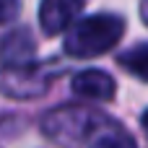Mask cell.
Instances as JSON below:
<instances>
[{
	"label": "cell",
	"instance_id": "cell-11",
	"mask_svg": "<svg viewBox=\"0 0 148 148\" xmlns=\"http://www.w3.org/2000/svg\"><path fill=\"white\" fill-rule=\"evenodd\" d=\"M140 122H143V130H146V135H148V109L143 112V117H140Z\"/></svg>",
	"mask_w": 148,
	"mask_h": 148
},
{
	"label": "cell",
	"instance_id": "cell-9",
	"mask_svg": "<svg viewBox=\"0 0 148 148\" xmlns=\"http://www.w3.org/2000/svg\"><path fill=\"white\" fill-rule=\"evenodd\" d=\"M21 13V0H0V23L16 21Z\"/></svg>",
	"mask_w": 148,
	"mask_h": 148
},
{
	"label": "cell",
	"instance_id": "cell-1",
	"mask_svg": "<svg viewBox=\"0 0 148 148\" xmlns=\"http://www.w3.org/2000/svg\"><path fill=\"white\" fill-rule=\"evenodd\" d=\"M125 34V18L114 13H94L81 18L65 36V52L73 57H96L109 52Z\"/></svg>",
	"mask_w": 148,
	"mask_h": 148
},
{
	"label": "cell",
	"instance_id": "cell-7",
	"mask_svg": "<svg viewBox=\"0 0 148 148\" xmlns=\"http://www.w3.org/2000/svg\"><path fill=\"white\" fill-rule=\"evenodd\" d=\"M117 62H120L130 75H135V78H140V81L148 83V44H135V47L125 49V52L117 57Z\"/></svg>",
	"mask_w": 148,
	"mask_h": 148
},
{
	"label": "cell",
	"instance_id": "cell-8",
	"mask_svg": "<svg viewBox=\"0 0 148 148\" xmlns=\"http://www.w3.org/2000/svg\"><path fill=\"white\" fill-rule=\"evenodd\" d=\"M88 148H135V140L120 130H109V133H101L99 138H94V143Z\"/></svg>",
	"mask_w": 148,
	"mask_h": 148
},
{
	"label": "cell",
	"instance_id": "cell-2",
	"mask_svg": "<svg viewBox=\"0 0 148 148\" xmlns=\"http://www.w3.org/2000/svg\"><path fill=\"white\" fill-rule=\"evenodd\" d=\"M94 125H96V117L86 107H60V109L47 112L44 120H42L44 135H49L55 140H62L68 146L86 138Z\"/></svg>",
	"mask_w": 148,
	"mask_h": 148
},
{
	"label": "cell",
	"instance_id": "cell-6",
	"mask_svg": "<svg viewBox=\"0 0 148 148\" xmlns=\"http://www.w3.org/2000/svg\"><path fill=\"white\" fill-rule=\"evenodd\" d=\"M70 88H73L75 96L91 99V101H109L117 94L114 78L104 70H96V68H88V70H81L78 75H73Z\"/></svg>",
	"mask_w": 148,
	"mask_h": 148
},
{
	"label": "cell",
	"instance_id": "cell-4",
	"mask_svg": "<svg viewBox=\"0 0 148 148\" xmlns=\"http://www.w3.org/2000/svg\"><path fill=\"white\" fill-rule=\"evenodd\" d=\"M36 44L29 29H13L0 36V62L3 68H26L34 65Z\"/></svg>",
	"mask_w": 148,
	"mask_h": 148
},
{
	"label": "cell",
	"instance_id": "cell-10",
	"mask_svg": "<svg viewBox=\"0 0 148 148\" xmlns=\"http://www.w3.org/2000/svg\"><path fill=\"white\" fill-rule=\"evenodd\" d=\"M140 18H143V23L148 26V0H140Z\"/></svg>",
	"mask_w": 148,
	"mask_h": 148
},
{
	"label": "cell",
	"instance_id": "cell-5",
	"mask_svg": "<svg viewBox=\"0 0 148 148\" xmlns=\"http://www.w3.org/2000/svg\"><path fill=\"white\" fill-rule=\"evenodd\" d=\"M83 10V0H42L39 3V26L44 34L55 36L65 31L78 13Z\"/></svg>",
	"mask_w": 148,
	"mask_h": 148
},
{
	"label": "cell",
	"instance_id": "cell-3",
	"mask_svg": "<svg viewBox=\"0 0 148 148\" xmlns=\"http://www.w3.org/2000/svg\"><path fill=\"white\" fill-rule=\"evenodd\" d=\"M49 81L36 65L26 68H3L0 70V91L13 99H36L47 91Z\"/></svg>",
	"mask_w": 148,
	"mask_h": 148
}]
</instances>
